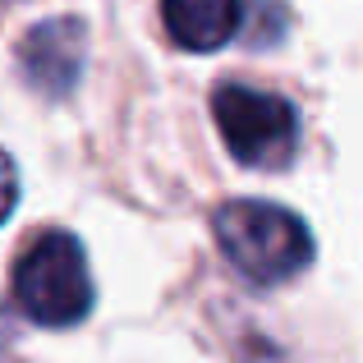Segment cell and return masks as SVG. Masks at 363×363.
<instances>
[{"label":"cell","instance_id":"7a4b0ae2","mask_svg":"<svg viewBox=\"0 0 363 363\" xmlns=\"http://www.w3.org/2000/svg\"><path fill=\"white\" fill-rule=\"evenodd\" d=\"M14 303L42 327H74L92 308V272L69 230H42L14 262Z\"/></svg>","mask_w":363,"mask_h":363},{"label":"cell","instance_id":"6da1fadb","mask_svg":"<svg viewBox=\"0 0 363 363\" xmlns=\"http://www.w3.org/2000/svg\"><path fill=\"white\" fill-rule=\"evenodd\" d=\"M216 244L230 267L253 285H281L313 262V235L290 207L262 198H235L212 221Z\"/></svg>","mask_w":363,"mask_h":363},{"label":"cell","instance_id":"3957f363","mask_svg":"<svg viewBox=\"0 0 363 363\" xmlns=\"http://www.w3.org/2000/svg\"><path fill=\"white\" fill-rule=\"evenodd\" d=\"M212 116L235 161L257 170H281L299 143V111L285 97L248 83H221L212 92Z\"/></svg>","mask_w":363,"mask_h":363},{"label":"cell","instance_id":"277c9868","mask_svg":"<svg viewBox=\"0 0 363 363\" xmlns=\"http://www.w3.org/2000/svg\"><path fill=\"white\" fill-rule=\"evenodd\" d=\"M83 55H88V28L69 14H55L23 33V42H18V74L42 97H69L83 74Z\"/></svg>","mask_w":363,"mask_h":363},{"label":"cell","instance_id":"8992f818","mask_svg":"<svg viewBox=\"0 0 363 363\" xmlns=\"http://www.w3.org/2000/svg\"><path fill=\"white\" fill-rule=\"evenodd\" d=\"M14 207H18V170L9 161V152H0V221H9Z\"/></svg>","mask_w":363,"mask_h":363},{"label":"cell","instance_id":"5b68a950","mask_svg":"<svg viewBox=\"0 0 363 363\" xmlns=\"http://www.w3.org/2000/svg\"><path fill=\"white\" fill-rule=\"evenodd\" d=\"M161 18L175 46L184 51H216L240 33V0H161Z\"/></svg>","mask_w":363,"mask_h":363}]
</instances>
